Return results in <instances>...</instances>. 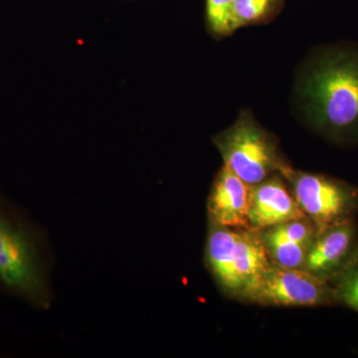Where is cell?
Segmentation results:
<instances>
[{"mask_svg":"<svg viewBox=\"0 0 358 358\" xmlns=\"http://www.w3.org/2000/svg\"><path fill=\"white\" fill-rule=\"evenodd\" d=\"M296 90L313 129L338 143L358 141V47L334 45L315 52Z\"/></svg>","mask_w":358,"mask_h":358,"instance_id":"6da1fadb","label":"cell"},{"mask_svg":"<svg viewBox=\"0 0 358 358\" xmlns=\"http://www.w3.org/2000/svg\"><path fill=\"white\" fill-rule=\"evenodd\" d=\"M0 284L35 307L48 305L38 238L0 199Z\"/></svg>","mask_w":358,"mask_h":358,"instance_id":"7a4b0ae2","label":"cell"},{"mask_svg":"<svg viewBox=\"0 0 358 358\" xmlns=\"http://www.w3.org/2000/svg\"><path fill=\"white\" fill-rule=\"evenodd\" d=\"M213 141L224 166L251 186L281 173L289 164L282 157L277 138L247 110L240 113L232 126L218 134Z\"/></svg>","mask_w":358,"mask_h":358,"instance_id":"3957f363","label":"cell"},{"mask_svg":"<svg viewBox=\"0 0 358 358\" xmlns=\"http://www.w3.org/2000/svg\"><path fill=\"white\" fill-rule=\"evenodd\" d=\"M280 174L319 232L353 220L358 211V189L355 186L324 174L296 171L289 164Z\"/></svg>","mask_w":358,"mask_h":358,"instance_id":"277c9868","label":"cell"},{"mask_svg":"<svg viewBox=\"0 0 358 358\" xmlns=\"http://www.w3.org/2000/svg\"><path fill=\"white\" fill-rule=\"evenodd\" d=\"M244 301L268 307L313 308L336 303L331 285L305 268L271 262Z\"/></svg>","mask_w":358,"mask_h":358,"instance_id":"5b68a950","label":"cell"},{"mask_svg":"<svg viewBox=\"0 0 358 358\" xmlns=\"http://www.w3.org/2000/svg\"><path fill=\"white\" fill-rule=\"evenodd\" d=\"M358 254V233L355 221L336 224L317 233L303 268L329 282Z\"/></svg>","mask_w":358,"mask_h":358,"instance_id":"8992f818","label":"cell"},{"mask_svg":"<svg viewBox=\"0 0 358 358\" xmlns=\"http://www.w3.org/2000/svg\"><path fill=\"white\" fill-rule=\"evenodd\" d=\"M306 217L281 174H274L262 182L251 186L249 223L252 229L261 231Z\"/></svg>","mask_w":358,"mask_h":358,"instance_id":"52a82bcc","label":"cell"},{"mask_svg":"<svg viewBox=\"0 0 358 358\" xmlns=\"http://www.w3.org/2000/svg\"><path fill=\"white\" fill-rule=\"evenodd\" d=\"M250 192L251 185L223 166L214 179L207 202L209 222L231 229H250Z\"/></svg>","mask_w":358,"mask_h":358,"instance_id":"ba28073f","label":"cell"},{"mask_svg":"<svg viewBox=\"0 0 358 358\" xmlns=\"http://www.w3.org/2000/svg\"><path fill=\"white\" fill-rule=\"evenodd\" d=\"M317 233V228L308 217L260 231L270 260L282 267L296 268H303Z\"/></svg>","mask_w":358,"mask_h":358,"instance_id":"9c48e42d","label":"cell"},{"mask_svg":"<svg viewBox=\"0 0 358 358\" xmlns=\"http://www.w3.org/2000/svg\"><path fill=\"white\" fill-rule=\"evenodd\" d=\"M239 230L209 222L206 242V263L224 294L240 301L241 286L236 272Z\"/></svg>","mask_w":358,"mask_h":358,"instance_id":"30bf717a","label":"cell"},{"mask_svg":"<svg viewBox=\"0 0 358 358\" xmlns=\"http://www.w3.org/2000/svg\"><path fill=\"white\" fill-rule=\"evenodd\" d=\"M272 261L261 238L260 231L252 229L239 230L237 241L236 272L240 286L241 298L255 287L261 275Z\"/></svg>","mask_w":358,"mask_h":358,"instance_id":"8fae6325","label":"cell"},{"mask_svg":"<svg viewBox=\"0 0 358 358\" xmlns=\"http://www.w3.org/2000/svg\"><path fill=\"white\" fill-rule=\"evenodd\" d=\"M282 6L284 0H235L236 30L270 22L281 13Z\"/></svg>","mask_w":358,"mask_h":358,"instance_id":"7c38bea8","label":"cell"},{"mask_svg":"<svg viewBox=\"0 0 358 358\" xmlns=\"http://www.w3.org/2000/svg\"><path fill=\"white\" fill-rule=\"evenodd\" d=\"M206 25L215 38L230 36L236 31L235 0H206Z\"/></svg>","mask_w":358,"mask_h":358,"instance_id":"4fadbf2b","label":"cell"},{"mask_svg":"<svg viewBox=\"0 0 358 358\" xmlns=\"http://www.w3.org/2000/svg\"><path fill=\"white\" fill-rule=\"evenodd\" d=\"M329 282L333 289L336 303L358 312V254Z\"/></svg>","mask_w":358,"mask_h":358,"instance_id":"5bb4252c","label":"cell"}]
</instances>
